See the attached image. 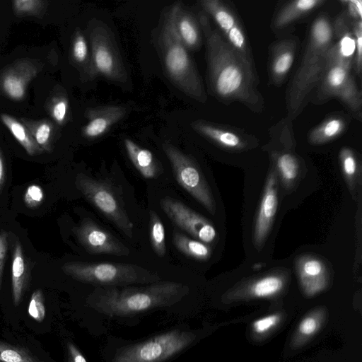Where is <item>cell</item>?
<instances>
[{"mask_svg":"<svg viewBox=\"0 0 362 362\" xmlns=\"http://www.w3.org/2000/svg\"><path fill=\"white\" fill-rule=\"evenodd\" d=\"M198 21L205 39L208 81L214 95L222 102L240 103L254 112H261L264 100L257 88V71L211 25L205 13L199 14Z\"/></svg>","mask_w":362,"mask_h":362,"instance_id":"cell-1","label":"cell"},{"mask_svg":"<svg viewBox=\"0 0 362 362\" xmlns=\"http://www.w3.org/2000/svg\"><path fill=\"white\" fill-rule=\"evenodd\" d=\"M188 292L182 283L159 281L144 286H98L88 305L110 317H124L179 301Z\"/></svg>","mask_w":362,"mask_h":362,"instance_id":"cell-2","label":"cell"},{"mask_svg":"<svg viewBox=\"0 0 362 362\" xmlns=\"http://www.w3.org/2000/svg\"><path fill=\"white\" fill-rule=\"evenodd\" d=\"M333 43L332 23L326 14H320L310 26L301 63L287 90L286 100L290 119L301 113L310 93L319 84Z\"/></svg>","mask_w":362,"mask_h":362,"instance_id":"cell-3","label":"cell"},{"mask_svg":"<svg viewBox=\"0 0 362 362\" xmlns=\"http://www.w3.org/2000/svg\"><path fill=\"white\" fill-rule=\"evenodd\" d=\"M157 46L163 69L172 83L188 97L205 103L207 97L202 78L177 35L173 6L163 16Z\"/></svg>","mask_w":362,"mask_h":362,"instance_id":"cell-4","label":"cell"},{"mask_svg":"<svg viewBox=\"0 0 362 362\" xmlns=\"http://www.w3.org/2000/svg\"><path fill=\"white\" fill-rule=\"evenodd\" d=\"M62 270L77 281L98 286L148 284L161 281L158 274L131 264L70 262L65 263Z\"/></svg>","mask_w":362,"mask_h":362,"instance_id":"cell-5","label":"cell"},{"mask_svg":"<svg viewBox=\"0 0 362 362\" xmlns=\"http://www.w3.org/2000/svg\"><path fill=\"white\" fill-rule=\"evenodd\" d=\"M90 45V71L89 78L103 77L110 81L124 83L127 72L110 30L98 21L88 26Z\"/></svg>","mask_w":362,"mask_h":362,"instance_id":"cell-6","label":"cell"},{"mask_svg":"<svg viewBox=\"0 0 362 362\" xmlns=\"http://www.w3.org/2000/svg\"><path fill=\"white\" fill-rule=\"evenodd\" d=\"M194 339L187 331L171 330L122 348L112 362H162L185 349Z\"/></svg>","mask_w":362,"mask_h":362,"instance_id":"cell-7","label":"cell"},{"mask_svg":"<svg viewBox=\"0 0 362 362\" xmlns=\"http://www.w3.org/2000/svg\"><path fill=\"white\" fill-rule=\"evenodd\" d=\"M76 186L83 195L109 218L125 235H133L130 221L121 199L110 185L80 173L76 177Z\"/></svg>","mask_w":362,"mask_h":362,"instance_id":"cell-8","label":"cell"},{"mask_svg":"<svg viewBox=\"0 0 362 362\" xmlns=\"http://www.w3.org/2000/svg\"><path fill=\"white\" fill-rule=\"evenodd\" d=\"M163 149L178 183L209 213L214 214L216 203L213 194L195 162L169 143L163 144Z\"/></svg>","mask_w":362,"mask_h":362,"instance_id":"cell-9","label":"cell"},{"mask_svg":"<svg viewBox=\"0 0 362 362\" xmlns=\"http://www.w3.org/2000/svg\"><path fill=\"white\" fill-rule=\"evenodd\" d=\"M199 4L204 13L216 24L226 42L257 71L246 33L236 12L221 0H202Z\"/></svg>","mask_w":362,"mask_h":362,"instance_id":"cell-10","label":"cell"},{"mask_svg":"<svg viewBox=\"0 0 362 362\" xmlns=\"http://www.w3.org/2000/svg\"><path fill=\"white\" fill-rule=\"evenodd\" d=\"M160 206L175 224L198 240L206 244L216 239L217 233L213 224L180 201L166 197L160 200Z\"/></svg>","mask_w":362,"mask_h":362,"instance_id":"cell-11","label":"cell"},{"mask_svg":"<svg viewBox=\"0 0 362 362\" xmlns=\"http://www.w3.org/2000/svg\"><path fill=\"white\" fill-rule=\"evenodd\" d=\"M79 243L89 253L127 256L129 249L90 218L73 228Z\"/></svg>","mask_w":362,"mask_h":362,"instance_id":"cell-12","label":"cell"},{"mask_svg":"<svg viewBox=\"0 0 362 362\" xmlns=\"http://www.w3.org/2000/svg\"><path fill=\"white\" fill-rule=\"evenodd\" d=\"M42 69V64L38 60L26 58L15 61L1 73V91L11 100H22L30 82Z\"/></svg>","mask_w":362,"mask_h":362,"instance_id":"cell-13","label":"cell"},{"mask_svg":"<svg viewBox=\"0 0 362 362\" xmlns=\"http://www.w3.org/2000/svg\"><path fill=\"white\" fill-rule=\"evenodd\" d=\"M277 173L273 165L266 180L259 208L255 218L252 242L260 250L271 230L278 208Z\"/></svg>","mask_w":362,"mask_h":362,"instance_id":"cell-14","label":"cell"},{"mask_svg":"<svg viewBox=\"0 0 362 362\" xmlns=\"http://www.w3.org/2000/svg\"><path fill=\"white\" fill-rule=\"evenodd\" d=\"M191 127L203 136L229 150H245L257 143L255 137L231 126L197 120Z\"/></svg>","mask_w":362,"mask_h":362,"instance_id":"cell-15","label":"cell"},{"mask_svg":"<svg viewBox=\"0 0 362 362\" xmlns=\"http://www.w3.org/2000/svg\"><path fill=\"white\" fill-rule=\"evenodd\" d=\"M352 64L345 62L337 57L332 45L327 69L317 85L314 103L322 104L331 98H337L352 75Z\"/></svg>","mask_w":362,"mask_h":362,"instance_id":"cell-16","label":"cell"},{"mask_svg":"<svg viewBox=\"0 0 362 362\" xmlns=\"http://www.w3.org/2000/svg\"><path fill=\"white\" fill-rule=\"evenodd\" d=\"M296 37L280 40L271 46L269 58V79L275 86L286 79L294 62L298 48Z\"/></svg>","mask_w":362,"mask_h":362,"instance_id":"cell-17","label":"cell"},{"mask_svg":"<svg viewBox=\"0 0 362 362\" xmlns=\"http://www.w3.org/2000/svg\"><path fill=\"white\" fill-rule=\"evenodd\" d=\"M296 272L299 281L308 295H314L322 291L327 284V269L319 258L305 255L296 262Z\"/></svg>","mask_w":362,"mask_h":362,"instance_id":"cell-18","label":"cell"},{"mask_svg":"<svg viewBox=\"0 0 362 362\" xmlns=\"http://www.w3.org/2000/svg\"><path fill=\"white\" fill-rule=\"evenodd\" d=\"M126 114L124 107L106 105L89 109L86 112L88 122L83 127V135L89 139L100 136Z\"/></svg>","mask_w":362,"mask_h":362,"instance_id":"cell-19","label":"cell"},{"mask_svg":"<svg viewBox=\"0 0 362 362\" xmlns=\"http://www.w3.org/2000/svg\"><path fill=\"white\" fill-rule=\"evenodd\" d=\"M177 35L187 50L198 49L202 42V30L198 20L180 2L173 6Z\"/></svg>","mask_w":362,"mask_h":362,"instance_id":"cell-20","label":"cell"},{"mask_svg":"<svg viewBox=\"0 0 362 362\" xmlns=\"http://www.w3.org/2000/svg\"><path fill=\"white\" fill-rule=\"evenodd\" d=\"M333 47L337 57L353 64L356 49V40L352 30L351 20L344 11L332 23Z\"/></svg>","mask_w":362,"mask_h":362,"instance_id":"cell-21","label":"cell"},{"mask_svg":"<svg viewBox=\"0 0 362 362\" xmlns=\"http://www.w3.org/2000/svg\"><path fill=\"white\" fill-rule=\"evenodd\" d=\"M326 3L325 0H294L282 6L275 16L272 28L281 30Z\"/></svg>","mask_w":362,"mask_h":362,"instance_id":"cell-22","label":"cell"},{"mask_svg":"<svg viewBox=\"0 0 362 362\" xmlns=\"http://www.w3.org/2000/svg\"><path fill=\"white\" fill-rule=\"evenodd\" d=\"M28 281V269L25 262L23 248L19 242L14 245L12 272L11 287L13 301L16 306L18 305Z\"/></svg>","mask_w":362,"mask_h":362,"instance_id":"cell-23","label":"cell"},{"mask_svg":"<svg viewBox=\"0 0 362 362\" xmlns=\"http://www.w3.org/2000/svg\"><path fill=\"white\" fill-rule=\"evenodd\" d=\"M124 144L129 158L143 177L153 178L158 175V165L150 151L127 138L124 140Z\"/></svg>","mask_w":362,"mask_h":362,"instance_id":"cell-24","label":"cell"},{"mask_svg":"<svg viewBox=\"0 0 362 362\" xmlns=\"http://www.w3.org/2000/svg\"><path fill=\"white\" fill-rule=\"evenodd\" d=\"M346 125L344 117L339 115L329 117L310 132L308 141L315 145L331 141L344 132Z\"/></svg>","mask_w":362,"mask_h":362,"instance_id":"cell-25","label":"cell"},{"mask_svg":"<svg viewBox=\"0 0 362 362\" xmlns=\"http://www.w3.org/2000/svg\"><path fill=\"white\" fill-rule=\"evenodd\" d=\"M20 121L28 128L37 144L45 152H50L55 134V125L47 119H32L22 117Z\"/></svg>","mask_w":362,"mask_h":362,"instance_id":"cell-26","label":"cell"},{"mask_svg":"<svg viewBox=\"0 0 362 362\" xmlns=\"http://www.w3.org/2000/svg\"><path fill=\"white\" fill-rule=\"evenodd\" d=\"M274 272L251 281L247 287L249 294L257 298H267L280 292L284 286L286 276L282 272Z\"/></svg>","mask_w":362,"mask_h":362,"instance_id":"cell-27","label":"cell"},{"mask_svg":"<svg viewBox=\"0 0 362 362\" xmlns=\"http://www.w3.org/2000/svg\"><path fill=\"white\" fill-rule=\"evenodd\" d=\"M0 119L28 155L33 156L44 152L21 121L7 114H1Z\"/></svg>","mask_w":362,"mask_h":362,"instance_id":"cell-28","label":"cell"},{"mask_svg":"<svg viewBox=\"0 0 362 362\" xmlns=\"http://www.w3.org/2000/svg\"><path fill=\"white\" fill-rule=\"evenodd\" d=\"M71 57L80 71L88 78L90 71V52L87 40L83 32L77 29L74 32L71 44Z\"/></svg>","mask_w":362,"mask_h":362,"instance_id":"cell-29","label":"cell"},{"mask_svg":"<svg viewBox=\"0 0 362 362\" xmlns=\"http://www.w3.org/2000/svg\"><path fill=\"white\" fill-rule=\"evenodd\" d=\"M173 241L177 250L194 259L206 260L211 256V248L198 240H193L180 233H175Z\"/></svg>","mask_w":362,"mask_h":362,"instance_id":"cell-30","label":"cell"},{"mask_svg":"<svg viewBox=\"0 0 362 362\" xmlns=\"http://www.w3.org/2000/svg\"><path fill=\"white\" fill-rule=\"evenodd\" d=\"M337 98L352 112L358 119L361 118L362 95L353 75L350 76Z\"/></svg>","mask_w":362,"mask_h":362,"instance_id":"cell-31","label":"cell"},{"mask_svg":"<svg viewBox=\"0 0 362 362\" xmlns=\"http://www.w3.org/2000/svg\"><path fill=\"white\" fill-rule=\"evenodd\" d=\"M149 235L154 252L159 257H163L166 252L165 228L159 216L153 211L150 212Z\"/></svg>","mask_w":362,"mask_h":362,"instance_id":"cell-32","label":"cell"},{"mask_svg":"<svg viewBox=\"0 0 362 362\" xmlns=\"http://www.w3.org/2000/svg\"><path fill=\"white\" fill-rule=\"evenodd\" d=\"M48 7L44 0H15L12 1L13 13L18 17L33 16L40 18Z\"/></svg>","mask_w":362,"mask_h":362,"instance_id":"cell-33","label":"cell"},{"mask_svg":"<svg viewBox=\"0 0 362 362\" xmlns=\"http://www.w3.org/2000/svg\"><path fill=\"white\" fill-rule=\"evenodd\" d=\"M46 107L55 123L62 126L66 122L69 112L66 96L60 93L53 95L47 100Z\"/></svg>","mask_w":362,"mask_h":362,"instance_id":"cell-34","label":"cell"},{"mask_svg":"<svg viewBox=\"0 0 362 362\" xmlns=\"http://www.w3.org/2000/svg\"><path fill=\"white\" fill-rule=\"evenodd\" d=\"M0 362H42L23 348L0 341Z\"/></svg>","mask_w":362,"mask_h":362,"instance_id":"cell-35","label":"cell"},{"mask_svg":"<svg viewBox=\"0 0 362 362\" xmlns=\"http://www.w3.org/2000/svg\"><path fill=\"white\" fill-rule=\"evenodd\" d=\"M339 160L343 174L351 187L358 173V160L354 151L347 147L341 148Z\"/></svg>","mask_w":362,"mask_h":362,"instance_id":"cell-36","label":"cell"},{"mask_svg":"<svg viewBox=\"0 0 362 362\" xmlns=\"http://www.w3.org/2000/svg\"><path fill=\"white\" fill-rule=\"evenodd\" d=\"M352 30L356 40L353 68L361 78L362 71V21H351Z\"/></svg>","mask_w":362,"mask_h":362,"instance_id":"cell-37","label":"cell"},{"mask_svg":"<svg viewBox=\"0 0 362 362\" xmlns=\"http://www.w3.org/2000/svg\"><path fill=\"white\" fill-rule=\"evenodd\" d=\"M28 312L30 316L37 322H40L45 319L46 310L43 294L40 289H37L32 293Z\"/></svg>","mask_w":362,"mask_h":362,"instance_id":"cell-38","label":"cell"},{"mask_svg":"<svg viewBox=\"0 0 362 362\" xmlns=\"http://www.w3.org/2000/svg\"><path fill=\"white\" fill-rule=\"evenodd\" d=\"M44 199L43 190L39 185H31L28 187L24 194L23 200L28 208L39 206Z\"/></svg>","mask_w":362,"mask_h":362,"instance_id":"cell-39","label":"cell"},{"mask_svg":"<svg viewBox=\"0 0 362 362\" xmlns=\"http://www.w3.org/2000/svg\"><path fill=\"white\" fill-rule=\"evenodd\" d=\"M345 4L346 14L351 21H362V1L361 0L341 1Z\"/></svg>","mask_w":362,"mask_h":362,"instance_id":"cell-40","label":"cell"},{"mask_svg":"<svg viewBox=\"0 0 362 362\" xmlns=\"http://www.w3.org/2000/svg\"><path fill=\"white\" fill-rule=\"evenodd\" d=\"M279 317L277 315H272L256 320L253 323V327L256 332L263 333L272 327H274L279 321Z\"/></svg>","mask_w":362,"mask_h":362,"instance_id":"cell-41","label":"cell"},{"mask_svg":"<svg viewBox=\"0 0 362 362\" xmlns=\"http://www.w3.org/2000/svg\"><path fill=\"white\" fill-rule=\"evenodd\" d=\"M7 249L8 233L6 232H2L0 233V290L1 288L2 274Z\"/></svg>","mask_w":362,"mask_h":362,"instance_id":"cell-42","label":"cell"},{"mask_svg":"<svg viewBox=\"0 0 362 362\" xmlns=\"http://www.w3.org/2000/svg\"><path fill=\"white\" fill-rule=\"evenodd\" d=\"M317 327V321L313 317H307L301 322L299 329L302 334L310 335L316 331Z\"/></svg>","mask_w":362,"mask_h":362,"instance_id":"cell-43","label":"cell"},{"mask_svg":"<svg viewBox=\"0 0 362 362\" xmlns=\"http://www.w3.org/2000/svg\"><path fill=\"white\" fill-rule=\"evenodd\" d=\"M69 362H87L83 355L71 342L67 344Z\"/></svg>","mask_w":362,"mask_h":362,"instance_id":"cell-44","label":"cell"},{"mask_svg":"<svg viewBox=\"0 0 362 362\" xmlns=\"http://www.w3.org/2000/svg\"><path fill=\"white\" fill-rule=\"evenodd\" d=\"M6 178L5 161L2 151L0 148V190L2 189Z\"/></svg>","mask_w":362,"mask_h":362,"instance_id":"cell-45","label":"cell"}]
</instances>
